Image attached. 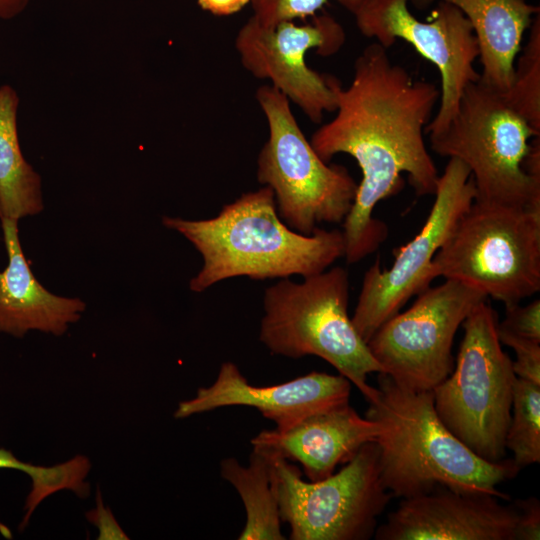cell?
<instances>
[{"mask_svg":"<svg viewBox=\"0 0 540 540\" xmlns=\"http://www.w3.org/2000/svg\"><path fill=\"white\" fill-rule=\"evenodd\" d=\"M439 99L435 84L413 80L377 42L356 58L351 84L338 86L336 116L313 133L310 143L323 161L346 153L362 172L343 221L347 263L359 262L385 241L387 226L372 214L380 201L401 190L402 173L418 196L435 194L439 174L424 132Z\"/></svg>","mask_w":540,"mask_h":540,"instance_id":"obj_1","label":"cell"},{"mask_svg":"<svg viewBox=\"0 0 540 540\" xmlns=\"http://www.w3.org/2000/svg\"><path fill=\"white\" fill-rule=\"evenodd\" d=\"M378 384L365 417L379 425L380 478L392 497L444 488L510 500L497 486L521 470L513 459L489 462L471 451L438 417L432 390L405 389L385 373H379Z\"/></svg>","mask_w":540,"mask_h":540,"instance_id":"obj_2","label":"cell"},{"mask_svg":"<svg viewBox=\"0 0 540 540\" xmlns=\"http://www.w3.org/2000/svg\"><path fill=\"white\" fill-rule=\"evenodd\" d=\"M162 222L189 240L203 258L201 270L189 283L197 293L238 276L254 280L309 277L345 254L340 230L316 228L311 235H303L289 228L279 217L268 186L242 194L213 218L164 216Z\"/></svg>","mask_w":540,"mask_h":540,"instance_id":"obj_3","label":"cell"},{"mask_svg":"<svg viewBox=\"0 0 540 540\" xmlns=\"http://www.w3.org/2000/svg\"><path fill=\"white\" fill-rule=\"evenodd\" d=\"M539 137L504 92L479 78L465 87L453 119L429 140L433 152L468 167L475 201L540 208V175L527 168Z\"/></svg>","mask_w":540,"mask_h":540,"instance_id":"obj_4","label":"cell"},{"mask_svg":"<svg viewBox=\"0 0 540 540\" xmlns=\"http://www.w3.org/2000/svg\"><path fill=\"white\" fill-rule=\"evenodd\" d=\"M349 278L342 267L305 277L283 278L265 290L260 341L276 355L298 359L314 355L330 363L369 402L377 388L371 373L383 369L348 315Z\"/></svg>","mask_w":540,"mask_h":540,"instance_id":"obj_5","label":"cell"},{"mask_svg":"<svg viewBox=\"0 0 540 540\" xmlns=\"http://www.w3.org/2000/svg\"><path fill=\"white\" fill-rule=\"evenodd\" d=\"M432 276L464 283L505 306L540 290V208L473 201L432 260Z\"/></svg>","mask_w":540,"mask_h":540,"instance_id":"obj_6","label":"cell"},{"mask_svg":"<svg viewBox=\"0 0 540 540\" xmlns=\"http://www.w3.org/2000/svg\"><path fill=\"white\" fill-rule=\"evenodd\" d=\"M498 315L486 300L463 321L456 366L433 390L448 430L480 458L503 460L516 375L497 334Z\"/></svg>","mask_w":540,"mask_h":540,"instance_id":"obj_7","label":"cell"},{"mask_svg":"<svg viewBox=\"0 0 540 540\" xmlns=\"http://www.w3.org/2000/svg\"><path fill=\"white\" fill-rule=\"evenodd\" d=\"M256 100L269 131L258 156L257 179L272 189L281 220L303 235L324 222H343L356 196L354 178L344 166L318 156L279 90L263 85Z\"/></svg>","mask_w":540,"mask_h":540,"instance_id":"obj_8","label":"cell"},{"mask_svg":"<svg viewBox=\"0 0 540 540\" xmlns=\"http://www.w3.org/2000/svg\"><path fill=\"white\" fill-rule=\"evenodd\" d=\"M269 453L280 518L290 527V539L367 540L375 534L392 498L380 478L376 443L363 445L339 472L318 481L303 480L296 465Z\"/></svg>","mask_w":540,"mask_h":540,"instance_id":"obj_9","label":"cell"},{"mask_svg":"<svg viewBox=\"0 0 540 540\" xmlns=\"http://www.w3.org/2000/svg\"><path fill=\"white\" fill-rule=\"evenodd\" d=\"M486 299L482 292L446 279L419 293L408 310L385 321L367 346L383 373L399 386L431 391L454 368L452 345L459 326Z\"/></svg>","mask_w":540,"mask_h":540,"instance_id":"obj_10","label":"cell"},{"mask_svg":"<svg viewBox=\"0 0 540 540\" xmlns=\"http://www.w3.org/2000/svg\"><path fill=\"white\" fill-rule=\"evenodd\" d=\"M434 196L424 225L414 238L394 251L392 266L382 270L377 259L364 274L351 321L366 343L385 321L434 280L432 260L475 198L468 167L449 158Z\"/></svg>","mask_w":540,"mask_h":540,"instance_id":"obj_11","label":"cell"},{"mask_svg":"<svg viewBox=\"0 0 540 540\" xmlns=\"http://www.w3.org/2000/svg\"><path fill=\"white\" fill-rule=\"evenodd\" d=\"M409 0H363L353 15L359 31L388 49L398 38L411 44L433 63L441 77L440 107L425 132L436 134L453 119L465 87L480 74L473 63L479 58L473 27L454 5L438 2L432 19L421 21L408 9Z\"/></svg>","mask_w":540,"mask_h":540,"instance_id":"obj_12","label":"cell"},{"mask_svg":"<svg viewBox=\"0 0 540 540\" xmlns=\"http://www.w3.org/2000/svg\"><path fill=\"white\" fill-rule=\"evenodd\" d=\"M344 42L343 27L328 14L303 25L289 21L271 28L250 17L238 31L235 47L248 72L270 80L271 86L319 124L324 112L336 110L340 82L308 67L305 55L311 49L322 56L333 55Z\"/></svg>","mask_w":540,"mask_h":540,"instance_id":"obj_13","label":"cell"},{"mask_svg":"<svg viewBox=\"0 0 540 540\" xmlns=\"http://www.w3.org/2000/svg\"><path fill=\"white\" fill-rule=\"evenodd\" d=\"M350 391L347 378L323 372H310L281 384L255 386L236 364L227 361L210 386L199 388L194 398L179 403L174 417L246 406L273 421L275 429L287 430L311 415L349 403Z\"/></svg>","mask_w":540,"mask_h":540,"instance_id":"obj_14","label":"cell"},{"mask_svg":"<svg viewBox=\"0 0 540 540\" xmlns=\"http://www.w3.org/2000/svg\"><path fill=\"white\" fill-rule=\"evenodd\" d=\"M500 500L440 488L402 499L374 536L377 540H516L518 507Z\"/></svg>","mask_w":540,"mask_h":540,"instance_id":"obj_15","label":"cell"},{"mask_svg":"<svg viewBox=\"0 0 540 540\" xmlns=\"http://www.w3.org/2000/svg\"><path fill=\"white\" fill-rule=\"evenodd\" d=\"M379 425L343 404L307 417L287 430H262L253 447L299 463L309 481L327 478L365 444L376 442Z\"/></svg>","mask_w":540,"mask_h":540,"instance_id":"obj_16","label":"cell"},{"mask_svg":"<svg viewBox=\"0 0 540 540\" xmlns=\"http://www.w3.org/2000/svg\"><path fill=\"white\" fill-rule=\"evenodd\" d=\"M8 265L0 272V332L23 337L29 330L62 335L80 319L85 303L47 291L33 275L18 234V220L2 218Z\"/></svg>","mask_w":540,"mask_h":540,"instance_id":"obj_17","label":"cell"},{"mask_svg":"<svg viewBox=\"0 0 540 540\" xmlns=\"http://www.w3.org/2000/svg\"><path fill=\"white\" fill-rule=\"evenodd\" d=\"M418 9L434 2L457 7L471 23L483 67L481 80L506 93L513 82L514 62L525 31L539 7L525 0H409Z\"/></svg>","mask_w":540,"mask_h":540,"instance_id":"obj_18","label":"cell"},{"mask_svg":"<svg viewBox=\"0 0 540 540\" xmlns=\"http://www.w3.org/2000/svg\"><path fill=\"white\" fill-rule=\"evenodd\" d=\"M19 99L0 87V219L36 215L43 210L40 176L24 159L17 133Z\"/></svg>","mask_w":540,"mask_h":540,"instance_id":"obj_19","label":"cell"},{"mask_svg":"<svg viewBox=\"0 0 540 540\" xmlns=\"http://www.w3.org/2000/svg\"><path fill=\"white\" fill-rule=\"evenodd\" d=\"M220 475L238 492L246 513L239 540H284L272 481V455L253 447L248 466L234 457L220 463Z\"/></svg>","mask_w":540,"mask_h":540,"instance_id":"obj_20","label":"cell"},{"mask_svg":"<svg viewBox=\"0 0 540 540\" xmlns=\"http://www.w3.org/2000/svg\"><path fill=\"white\" fill-rule=\"evenodd\" d=\"M505 445L520 468L540 462L539 384L516 377Z\"/></svg>","mask_w":540,"mask_h":540,"instance_id":"obj_21","label":"cell"},{"mask_svg":"<svg viewBox=\"0 0 540 540\" xmlns=\"http://www.w3.org/2000/svg\"><path fill=\"white\" fill-rule=\"evenodd\" d=\"M512 106L540 131V17L530 26L529 40L514 66V78L505 93Z\"/></svg>","mask_w":540,"mask_h":540,"instance_id":"obj_22","label":"cell"},{"mask_svg":"<svg viewBox=\"0 0 540 540\" xmlns=\"http://www.w3.org/2000/svg\"><path fill=\"white\" fill-rule=\"evenodd\" d=\"M90 462L85 456H75L69 461L52 467L41 466L39 473L32 478V488L25 503V516L20 525L23 529L36 507L49 495L62 489H70L79 497H87L89 484L84 481Z\"/></svg>","mask_w":540,"mask_h":540,"instance_id":"obj_23","label":"cell"},{"mask_svg":"<svg viewBox=\"0 0 540 540\" xmlns=\"http://www.w3.org/2000/svg\"><path fill=\"white\" fill-rule=\"evenodd\" d=\"M328 0H250L253 18L264 27H274L297 18L314 16Z\"/></svg>","mask_w":540,"mask_h":540,"instance_id":"obj_24","label":"cell"},{"mask_svg":"<svg viewBox=\"0 0 540 540\" xmlns=\"http://www.w3.org/2000/svg\"><path fill=\"white\" fill-rule=\"evenodd\" d=\"M497 334L500 343L512 348L515 352L516 359L512 361L515 375L540 385V341L501 330L498 325Z\"/></svg>","mask_w":540,"mask_h":540,"instance_id":"obj_25","label":"cell"},{"mask_svg":"<svg viewBox=\"0 0 540 540\" xmlns=\"http://www.w3.org/2000/svg\"><path fill=\"white\" fill-rule=\"evenodd\" d=\"M506 315L498 322V328L517 336L540 341V300L521 306L519 303L505 306Z\"/></svg>","mask_w":540,"mask_h":540,"instance_id":"obj_26","label":"cell"},{"mask_svg":"<svg viewBox=\"0 0 540 540\" xmlns=\"http://www.w3.org/2000/svg\"><path fill=\"white\" fill-rule=\"evenodd\" d=\"M518 521L516 526V540L540 539V503L535 497L518 499Z\"/></svg>","mask_w":540,"mask_h":540,"instance_id":"obj_27","label":"cell"},{"mask_svg":"<svg viewBox=\"0 0 540 540\" xmlns=\"http://www.w3.org/2000/svg\"><path fill=\"white\" fill-rule=\"evenodd\" d=\"M87 518L99 529L98 539H128L109 509L103 506L101 497L97 495V508L87 513Z\"/></svg>","mask_w":540,"mask_h":540,"instance_id":"obj_28","label":"cell"},{"mask_svg":"<svg viewBox=\"0 0 540 540\" xmlns=\"http://www.w3.org/2000/svg\"><path fill=\"white\" fill-rule=\"evenodd\" d=\"M250 0H198L199 6L214 15L228 16L239 12Z\"/></svg>","mask_w":540,"mask_h":540,"instance_id":"obj_29","label":"cell"},{"mask_svg":"<svg viewBox=\"0 0 540 540\" xmlns=\"http://www.w3.org/2000/svg\"><path fill=\"white\" fill-rule=\"evenodd\" d=\"M0 469L21 470L33 478V476L38 473L40 466L22 462L17 459L11 451L0 448Z\"/></svg>","mask_w":540,"mask_h":540,"instance_id":"obj_30","label":"cell"},{"mask_svg":"<svg viewBox=\"0 0 540 540\" xmlns=\"http://www.w3.org/2000/svg\"><path fill=\"white\" fill-rule=\"evenodd\" d=\"M29 0H0V19H11L21 13Z\"/></svg>","mask_w":540,"mask_h":540,"instance_id":"obj_31","label":"cell"},{"mask_svg":"<svg viewBox=\"0 0 540 540\" xmlns=\"http://www.w3.org/2000/svg\"><path fill=\"white\" fill-rule=\"evenodd\" d=\"M337 1L353 14L363 0H337Z\"/></svg>","mask_w":540,"mask_h":540,"instance_id":"obj_32","label":"cell"}]
</instances>
